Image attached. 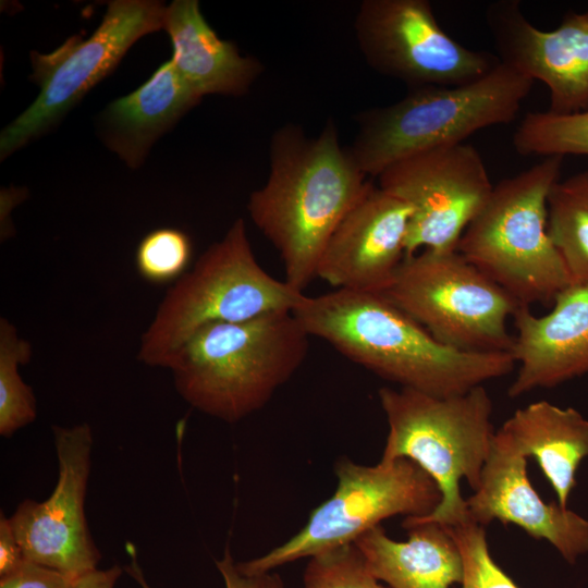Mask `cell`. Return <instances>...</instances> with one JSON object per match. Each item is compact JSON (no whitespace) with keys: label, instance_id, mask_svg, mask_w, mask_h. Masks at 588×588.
<instances>
[{"label":"cell","instance_id":"1","mask_svg":"<svg viewBox=\"0 0 588 588\" xmlns=\"http://www.w3.org/2000/svg\"><path fill=\"white\" fill-rule=\"evenodd\" d=\"M309 336L377 376L438 397L509 375L510 352H465L436 340L383 294L335 289L305 295L293 309Z\"/></svg>","mask_w":588,"mask_h":588},{"label":"cell","instance_id":"2","mask_svg":"<svg viewBox=\"0 0 588 588\" xmlns=\"http://www.w3.org/2000/svg\"><path fill=\"white\" fill-rule=\"evenodd\" d=\"M332 120L316 137L286 124L272 135L270 173L249 196L255 225L279 252L285 282L303 292L332 233L370 185Z\"/></svg>","mask_w":588,"mask_h":588},{"label":"cell","instance_id":"3","mask_svg":"<svg viewBox=\"0 0 588 588\" xmlns=\"http://www.w3.org/2000/svg\"><path fill=\"white\" fill-rule=\"evenodd\" d=\"M309 338L293 311L212 323L185 342L168 368L191 406L233 424L262 408L292 378Z\"/></svg>","mask_w":588,"mask_h":588},{"label":"cell","instance_id":"4","mask_svg":"<svg viewBox=\"0 0 588 588\" xmlns=\"http://www.w3.org/2000/svg\"><path fill=\"white\" fill-rule=\"evenodd\" d=\"M378 395L389 426L380 462H414L441 493L439 505L430 514L406 517L404 523L453 527L470 520L460 481L466 479L474 491L479 488L495 434L492 401L485 387L449 397L383 387Z\"/></svg>","mask_w":588,"mask_h":588},{"label":"cell","instance_id":"5","mask_svg":"<svg viewBox=\"0 0 588 588\" xmlns=\"http://www.w3.org/2000/svg\"><path fill=\"white\" fill-rule=\"evenodd\" d=\"M305 294L269 274L254 255L243 218L168 290L142 334L137 359L168 368L201 328L293 311Z\"/></svg>","mask_w":588,"mask_h":588},{"label":"cell","instance_id":"6","mask_svg":"<svg viewBox=\"0 0 588 588\" xmlns=\"http://www.w3.org/2000/svg\"><path fill=\"white\" fill-rule=\"evenodd\" d=\"M562 156L501 180L463 232L456 250L519 306L553 302L571 285L548 233V196L560 180Z\"/></svg>","mask_w":588,"mask_h":588},{"label":"cell","instance_id":"7","mask_svg":"<svg viewBox=\"0 0 588 588\" xmlns=\"http://www.w3.org/2000/svg\"><path fill=\"white\" fill-rule=\"evenodd\" d=\"M532 85L500 62L470 84L409 89L392 105L360 112L348 150L365 175L377 177L404 157L463 143L479 130L512 122Z\"/></svg>","mask_w":588,"mask_h":588},{"label":"cell","instance_id":"8","mask_svg":"<svg viewBox=\"0 0 588 588\" xmlns=\"http://www.w3.org/2000/svg\"><path fill=\"white\" fill-rule=\"evenodd\" d=\"M436 340L465 352H510L519 304L457 250L407 255L382 293Z\"/></svg>","mask_w":588,"mask_h":588},{"label":"cell","instance_id":"9","mask_svg":"<svg viewBox=\"0 0 588 588\" xmlns=\"http://www.w3.org/2000/svg\"><path fill=\"white\" fill-rule=\"evenodd\" d=\"M334 471V493L314 509L306 524L283 544L237 563L242 573H269L299 559L353 544L389 517L425 516L441 501L436 482L406 458L366 466L343 456L335 462Z\"/></svg>","mask_w":588,"mask_h":588},{"label":"cell","instance_id":"10","mask_svg":"<svg viewBox=\"0 0 588 588\" xmlns=\"http://www.w3.org/2000/svg\"><path fill=\"white\" fill-rule=\"evenodd\" d=\"M166 5L159 1L115 0L87 39L70 37L50 53L32 51L30 79L39 93L5 126L1 159L56 125L97 83L111 73L140 37L163 28Z\"/></svg>","mask_w":588,"mask_h":588},{"label":"cell","instance_id":"11","mask_svg":"<svg viewBox=\"0 0 588 588\" xmlns=\"http://www.w3.org/2000/svg\"><path fill=\"white\" fill-rule=\"evenodd\" d=\"M354 27L367 63L409 89L470 84L501 62L448 35L428 0H364Z\"/></svg>","mask_w":588,"mask_h":588},{"label":"cell","instance_id":"12","mask_svg":"<svg viewBox=\"0 0 588 588\" xmlns=\"http://www.w3.org/2000/svg\"><path fill=\"white\" fill-rule=\"evenodd\" d=\"M377 177L382 191L413 208L405 256L421 248L456 250L493 188L480 154L464 143L409 155Z\"/></svg>","mask_w":588,"mask_h":588},{"label":"cell","instance_id":"13","mask_svg":"<svg viewBox=\"0 0 588 588\" xmlns=\"http://www.w3.org/2000/svg\"><path fill=\"white\" fill-rule=\"evenodd\" d=\"M58 481L50 497L25 500L9 518L25 559L78 577L97 568L100 552L84 511L93 448L87 424L52 427Z\"/></svg>","mask_w":588,"mask_h":588},{"label":"cell","instance_id":"14","mask_svg":"<svg viewBox=\"0 0 588 588\" xmlns=\"http://www.w3.org/2000/svg\"><path fill=\"white\" fill-rule=\"evenodd\" d=\"M486 22L500 61L549 88L548 112L588 110V11L568 12L556 28L542 30L519 1L501 0L488 5Z\"/></svg>","mask_w":588,"mask_h":588},{"label":"cell","instance_id":"15","mask_svg":"<svg viewBox=\"0 0 588 588\" xmlns=\"http://www.w3.org/2000/svg\"><path fill=\"white\" fill-rule=\"evenodd\" d=\"M413 208L370 183L332 233L316 277L335 289L385 292L405 257Z\"/></svg>","mask_w":588,"mask_h":588},{"label":"cell","instance_id":"16","mask_svg":"<svg viewBox=\"0 0 588 588\" xmlns=\"http://www.w3.org/2000/svg\"><path fill=\"white\" fill-rule=\"evenodd\" d=\"M466 503L475 523L517 525L531 538L550 542L569 564L588 553V520L559 503L544 502L527 476V458L495 440L479 488Z\"/></svg>","mask_w":588,"mask_h":588},{"label":"cell","instance_id":"17","mask_svg":"<svg viewBox=\"0 0 588 588\" xmlns=\"http://www.w3.org/2000/svg\"><path fill=\"white\" fill-rule=\"evenodd\" d=\"M553 304L543 316L527 306L513 316L516 335L510 353L519 367L509 387L511 399L588 373V284L568 285Z\"/></svg>","mask_w":588,"mask_h":588},{"label":"cell","instance_id":"18","mask_svg":"<svg viewBox=\"0 0 588 588\" xmlns=\"http://www.w3.org/2000/svg\"><path fill=\"white\" fill-rule=\"evenodd\" d=\"M162 29L172 44L174 69L200 98L246 94L264 71L258 59L242 56L232 41L217 36L197 0H174L166 7Z\"/></svg>","mask_w":588,"mask_h":588},{"label":"cell","instance_id":"19","mask_svg":"<svg viewBox=\"0 0 588 588\" xmlns=\"http://www.w3.org/2000/svg\"><path fill=\"white\" fill-rule=\"evenodd\" d=\"M494 440L519 455L534 457L567 507L579 464L588 457V420L576 409L538 401L518 408L495 431Z\"/></svg>","mask_w":588,"mask_h":588},{"label":"cell","instance_id":"20","mask_svg":"<svg viewBox=\"0 0 588 588\" xmlns=\"http://www.w3.org/2000/svg\"><path fill=\"white\" fill-rule=\"evenodd\" d=\"M200 99L169 60L137 89L109 103L101 114V136L128 167L137 168L152 144Z\"/></svg>","mask_w":588,"mask_h":588},{"label":"cell","instance_id":"21","mask_svg":"<svg viewBox=\"0 0 588 588\" xmlns=\"http://www.w3.org/2000/svg\"><path fill=\"white\" fill-rule=\"evenodd\" d=\"M406 541L390 538L381 525L355 546L373 576L390 588H450L461 584L463 563L448 530L437 523H403Z\"/></svg>","mask_w":588,"mask_h":588},{"label":"cell","instance_id":"22","mask_svg":"<svg viewBox=\"0 0 588 588\" xmlns=\"http://www.w3.org/2000/svg\"><path fill=\"white\" fill-rule=\"evenodd\" d=\"M548 233L571 284H588V170L559 180L548 196Z\"/></svg>","mask_w":588,"mask_h":588},{"label":"cell","instance_id":"23","mask_svg":"<svg viewBox=\"0 0 588 588\" xmlns=\"http://www.w3.org/2000/svg\"><path fill=\"white\" fill-rule=\"evenodd\" d=\"M32 344L21 338L14 324L0 319V434L10 437L36 418L33 390L19 373L29 363Z\"/></svg>","mask_w":588,"mask_h":588},{"label":"cell","instance_id":"24","mask_svg":"<svg viewBox=\"0 0 588 588\" xmlns=\"http://www.w3.org/2000/svg\"><path fill=\"white\" fill-rule=\"evenodd\" d=\"M513 146L522 156L588 155V110L566 115L529 112L514 133Z\"/></svg>","mask_w":588,"mask_h":588},{"label":"cell","instance_id":"25","mask_svg":"<svg viewBox=\"0 0 588 588\" xmlns=\"http://www.w3.org/2000/svg\"><path fill=\"white\" fill-rule=\"evenodd\" d=\"M192 255V241L185 232L160 228L140 240L134 262L142 279L160 285L179 280L186 272Z\"/></svg>","mask_w":588,"mask_h":588},{"label":"cell","instance_id":"26","mask_svg":"<svg viewBox=\"0 0 588 588\" xmlns=\"http://www.w3.org/2000/svg\"><path fill=\"white\" fill-rule=\"evenodd\" d=\"M303 588H388L371 573L353 543L310 558Z\"/></svg>","mask_w":588,"mask_h":588},{"label":"cell","instance_id":"27","mask_svg":"<svg viewBox=\"0 0 588 588\" xmlns=\"http://www.w3.org/2000/svg\"><path fill=\"white\" fill-rule=\"evenodd\" d=\"M444 528L455 541L462 558L461 588H519L492 559L483 526L470 519Z\"/></svg>","mask_w":588,"mask_h":588},{"label":"cell","instance_id":"28","mask_svg":"<svg viewBox=\"0 0 588 588\" xmlns=\"http://www.w3.org/2000/svg\"><path fill=\"white\" fill-rule=\"evenodd\" d=\"M216 566L224 580L225 588H284V583L278 574L269 572L247 575L242 573L229 548L225 549L223 558L216 561ZM126 571L142 588H150L134 554Z\"/></svg>","mask_w":588,"mask_h":588},{"label":"cell","instance_id":"29","mask_svg":"<svg viewBox=\"0 0 588 588\" xmlns=\"http://www.w3.org/2000/svg\"><path fill=\"white\" fill-rule=\"evenodd\" d=\"M75 578L25 559L19 568L1 577L0 588H71Z\"/></svg>","mask_w":588,"mask_h":588},{"label":"cell","instance_id":"30","mask_svg":"<svg viewBox=\"0 0 588 588\" xmlns=\"http://www.w3.org/2000/svg\"><path fill=\"white\" fill-rule=\"evenodd\" d=\"M25 556L13 532L10 519L1 514L0 518V578L14 572L24 562Z\"/></svg>","mask_w":588,"mask_h":588},{"label":"cell","instance_id":"31","mask_svg":"<svg viewBox=\"0 0 588 588\" xmlns=\"http://www.w3.org/2000/svg\"><path fill=\"white\" fill-rule=\"evenodd\" d=\"M121 574L118 565L103 571L96 568L76 577L71 588H114Z\"/></svg>","mask_w":588,"mask_h":588}]
</instances>
